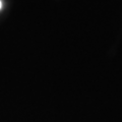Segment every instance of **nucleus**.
I'll return each instance as SVG.
<instances>
[{"instance_id":"f257e3e1","label":"nucleus","mask_w":122,"mask_h":122,"mask_svg":"<svg viewBox=\"0 0 122 122\" xmlns=\"http://www.w3.org/2000/svg\"><path fill=\"white\" fill-rule=\"evenodd\" d=\"M2 8V2H1V0H0V9Z\"/></svg>"}]
</instances>
